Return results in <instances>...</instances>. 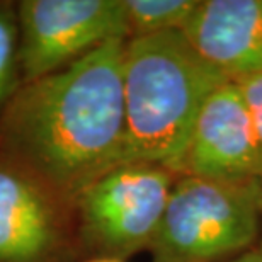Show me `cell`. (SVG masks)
I'll return each instance as SVG.
<instances>
[{"mask_svg":"<svg viewBox=\"0 0 262 262\" xmlns=\"http://www.w3.org/2000/svg\"><path fill=\"white\" fill-rule=\"evenodd\" d=\"M126 41L109 39L63 70L23 83L0 116L10 164L56 199L75 203L94 181L126 164Z\"/></svg>","mask_w":262,"mask_h":262,"instance_id":"1","label":"cell"},{"mask_svg":"<svg viewBox=\"0 0 262 262\" xmlns=\"http://www.w3.org/2000/svg\"><path fill=\"white\" fill-rule=\"evenodd\" d=\"M225 82L228 78L192 50L182 31L129 38L123 65L126 164L181 174L199 111Z\"/></svg>","mask_w":262,"mask_h":262,"instance_id":"2","label":"cell"},{"mask_svg":"<svg viewBox=\"0 0 262 262\" xmlns=\"http://www.w3.org/2000/svg\"><path fill=\"white\" fill-rule=\"evenodd\" d=\"M262 179L177 177L150 250L155 262H214L260 238Z\"/></svg>","mask_w":262,"mask_h":262,"instance_id":"3","label":"cell"},{"mask_svg":"<svg viewBox=\"0 0 262 262\" xmlns=\"http://www.w3.org/2000/svg\"><path fill=\"white\" fill-rule=\"evenodd\" d=\"M177 174L160 165L123 164L75 199L85 237L113 259L150 249Z\"/></svg>","mask_w":262,"mask_h":262,"instance_id":"4","label":"cell"},{"mask_svg":"<svg viewBox=\"0 0 262 262\" xmlns=\"http://www.w3.org/2000/svg\"><path fill=\"white\" fill-rule=\"evenodd\" d=\"M17 19L23 83L63 70L109 39H129L124 0H23Z\"/></svg>","mask_w":262,"mask_h":262,"instance_id":"5","label":"cell"},{"mask_svg":"<svg viewBox=\"0 0 262 262\" xmlns=\"http://www.w3.org/2000/svg\"><path fill=\"white\" fill-rule=\"evenodd\" d=\"M181 176L228 182L262 179L259 140L237 82L222 83L203 104Z\"/></svg>","mask_w":262,"mask_h":262,"instance_id":"6","label":"cell"},{"mask_svg":"<svg viewBox=\"0 0 262 262\" xmlns=\"http://www.w3.org/2000/svg\"><path fill=\"white\" fill-rule=\"evenodd\" d=\"M182 34L228 80L262 73V0H199Z\"/></svg>","mask_w":262,"mask_h":262,"instance_id":"7","label":"cell"},{"mask_svg":"<svg viewBox=\"0 0 262 262\" xmlns=\"http://www.w3.org/2000/svg\"><path fill=\"white\" fill-rule=\"evenodd\" d=\"M55 196L12 164H0V262H48L61 240Z\"/></svg>","mask_w":262,"mask_h":262,"instance_id":"8","label":"cell"},{"mask_svg":"<svg viewBox=\"0 0 262 262\" xmlns=\"http://www.w3.org/2000/svg\"><path fill=\"white\" fill-rule=\"evenodd\" d=\"M199 0H124L129 38L182 31Z\"/></svg>","mask_w":262,"mask_h":262,"instance_id":"9","label":"cell"},{"mask_svg":"<svg viewBox=\"0 0 262 262\" xmlns=\"http://www.w3.org/2000/svg\"><path fill=\"white\" fill-rule=\"evenodd\" d=\"M19 63V19L9 5H0V116L12 99Z\"/></svg>","mask_w":262,"mask_h":262,"instance_id":"10","label":"cell"},{"mask_svg":"<svg viewBox=\"0 0 262 262\" xmlns=\"http://www.w3.org/2000/svg\"><path fill=\"white\" fill-rule=\"evenodd\" d=\"M235 82H237L240 92H242L245 106H247L250 118H252V124L255 135H257L262 157V73L247 78H240V80Z\"/></svg>","mask_w":262,"mask_h":262,"instance_id":"11","label":"cell"},{"mask_svg":"<svg viewBox=\"0 0 262 262\" xmlns=\"http://www.w3.org/2000/svg\"><path fill=\"white\" fill-rule=\"evenodd\" d=\"M232 262H262V249L259 247L255 250H250V252H245Z\"/></svg>","mask_w":262,"mask_h":262,"instance_id":"12","label":"cell"},{"mask_svg":"<svg viewBox=\"0 0 262 262\" xmlns=\"http://www.w3.org/2000/svg\"><path fill=\"white\" fill-rule=\"evenodd\" d=\"M91 262H121V260L113 259V257H104V259H96V260H91Z\"/></svg>","mask_w":262,"mask_h":262,"instance_id":"13","label":"cell"},{"mask_svg":"<svg viewBox=\"0 0 262 262\" xmlns=\"http://www.w3.org/2000/svg\"><path fill=\"white\" fill-rule=\"evenodd\" d=\"M260 213H262V199H260ZM260 249H262V225H260Z\"/></svg>","mask_w":262,"mask_h":262,"instance_id":"14","label":"cell"}]
</instances>
